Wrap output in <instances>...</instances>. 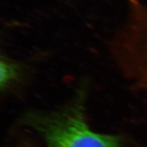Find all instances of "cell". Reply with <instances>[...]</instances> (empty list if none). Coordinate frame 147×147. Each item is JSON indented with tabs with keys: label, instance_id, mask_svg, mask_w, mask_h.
Returning <instances> with one entry per match:
<instances>
[{
	"label": "cell",
	"instance_id": "1",
	"mask_svg": "<svg viewBox=\"0 0 147 147\" xmlns=\"http://www.w3.org/2000/svg\"><path fill=\"white\" fill-rule=\"evenodd\" d=\"M54 120L45 127L49 147H119L117 137L93 131L77 113Z\"/></svg>",
	"mask_w": 147,
	"mask_h": 147
},
{
	"label": "cell",
	"instance_id": "2",
	"mask_svg": "<svg viewBox=\"0 0 147 147\" xmlns=\"http://www.w3.org/2000/svg\"><path fill=\"white\" fill-rule=\"evenodd\" d=\"M126 67L129 80L147 89V14L138 25L131 38Z\"/></svg>",
	"mask_w": 147,
	"mask_h": 147
},
{
	"label": "cell",
	"instance_id": "3",
	"mask_svg": "<svg viewBox=\"0 0 147 147\" xmlns=\"http://www.w3.org/2000/svg\"><path fill=\"white\" fill-rule=\"evenodd\" d=\"M22 69L16 62L8 59H1V87H7L11 83L17 80L21 76Z\"/></svg>",
	"mask_w": 147,
	"mask_h": 147
}]
</instances>
